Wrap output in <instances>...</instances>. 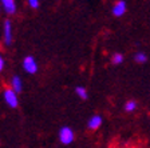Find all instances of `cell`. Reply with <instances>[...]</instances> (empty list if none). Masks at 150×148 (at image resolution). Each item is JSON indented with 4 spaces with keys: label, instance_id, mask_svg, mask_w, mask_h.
Returning <instances> with one entry per match:
<instances>
[{
    "label": "cell",
    "instance_id": "obj_1",
    "mask_svg": "<svg viewBox=\"0 0 150 148\" xmlns=\"http://www.w3.org/2000/svg\"><path fill=\"white\" fill-rule=\"evenodd\" d=\"M75 133L70 127H62L59 131V142L64 145H69L74 142Z\"/></svg>",
    "mask_w": 150,
    "mask_h": 148
},
{
    "label": "cell",
    "instance_id": "obj_2",
    "mask_svg": "<svg viewBox=\"0 0 150 148\" xmlns=\"http://www.w3.org/2000/svg\"><path fill=\"white\" fill-rule=\"evenodd\" d=\"M4 100H6L7 105L9 108H16L19 105V99H18V92L13 88H7L3 93Z\"/></svg>",
    "mask_w": 150,
    "mask_h": 148
},
{
    "label": "cell",
    "instance_id": "obj_3",
    "mask_svg": "<svg viewBox=\"0 0 150 148\" xmlns=\"http://www.w3.org/2000/svg\"><path fill=\"white\" fill-rule=\"evenodd\" d=\"M23 69L30 75L36 74L38 72V63H36L34 56H25L24 60H23Z\"/></svg>",
    "mask_w": 150,
    "mask_h": 148
},
{
    "label": "cell",
    "instance_id": "obj_4",
    "mask_svg": "<svg viewBox=\"0 0 150 148\" xmlns=\"http://www.w3.org/2000/svg\"><path fill=\"white\" fill-rule=\"evenodd\" d=\"M3 31H4V43H6V46H9L12 43V23L9 20H4Z\"/></svg>",
    "mask_w": 150,
    "mask_h": 148
},
{
    "label": "cell",
    "instance_id": "obj_5",
    "mask_svg": "<svg viewBox=\"0 0 150 148\" xmlns=\"http://www.w3.org/2000/svg\"><path fill=\"white\" fill-rule=\"evenodd\" d=\"M127 9V6H126L125 0H118L114 6H112V15L119 18V16H123V13L126 12Z\"/></svg>",
    "mask_w": 150,
    "mask_h": 148
},
{
    "label": "cell",
    "instance_id": "obj_6",
    "mask_svg": "<svg viewBox=\"0 0 150 148\" xmlns=\"http://www.w3.org/2000/svg\"><path fill=\"white\" fill-rule=\"evenodd\" d=\"M0 3H1V7L4 8L7 13L9 15H13L16 12V3L15 0H0Z\"/></svg>",
    "mask_w": 150,
    "mask_h": 148
},
{
    "label": "cell",
    "instance_id": "obj_7",
    "mask_svg": "<svg viewBox=\"0 0 150 148\" xmlns=\"http://www.w3.org/2000/svg\"><path fill=\"white\" fill-rule=\"evenodd\" d=\"M102 121H103L102 116H99V115H94V116L90 117V120L87 121V127L93 131H97L98 128L102 126Z\"/></svg>",
    "mask_w": 150,
    "mask_h": 148
},
{
    "label": "cell",
    "instance_id": "obj_8",
    "mask_svg": "<svg viewBox=\"0 0 150 148\" xmlns=\"http://www.w3.org/2000/svg\"><path fill=\"white\" fill-rule=\"evenodd\" d=\"M11 88H13V90L16 91V92H22L23 90V81L22 79L19 76H13L12 77V80H11Z\"/></svg>",
    "mask_w": 150,
    "mask_h": 148
},
{
    "label": "cell",
    "instance_id": "obj_9",
    "mask_svg": "<svg viewBox=\"0 0 150 148\" xmlns=\"http://www.w3.org/2000/svg\"><path fill=\"white\" fill-rule=\"evenodd\" d=\"M75 93H76V95H78L82 100H86V99H87V96H88L86 88H84V87H82V86H78L76 88H75Z\"/></svg>",
    "mask_w": 150,
    "mask_h": 148
},
{
    "label": "cell",
    "instance_id": "obj_10",
    "mask_svg": "<svg viewBox=\"0 0 150 148\" xmlns=\"http://www.w3.org/2000/svg\"><path fill=\"white\" fill-rule=\"evenodd\" d=\"M134 60L138 63V64H144V63L147 62V56L145 52H137L134 56Z\"/></svg>",
    "mask_w": 150,
    "mask_h": 148
},
{
    "label": "cell",
    "instance_id": "obj_11",
    "mask_svg": "<svg viewBox=\"0 0 150 148\" xmlns=\"http://www.w3.org/2000/svg\"><path fill=\"white\" fill-rule=\"evenodd\" d=\"M111 63L115 65L122 64V63H123V55H122V53H114L111 58Z\"/></svg>",
    "mask_w": 150,
    "mask_h": 148
},
{
    "label": "cell",
    "instance_id": "obj_12",
    "mask_svg": "<svg viewBox=\"0 0 150 148\" xmlns=\"http://www.w3.org/2000/svg\"><path fill=\"white\" fill-rule=\"evenodd\" d=\"M135 108H137V102H134V100H129V102H126V104H125V111L133 112Z\"/></svg>",
    "mask_w": 150,
    "mask_h": 148
},
{
    "label": "cell",
    "instance_id": "obj_13",
    "mask_svg": "<svg viewBox=\"0 0 150 148\" xmlns=\"http://www.w3.org/2000/svg\"><path fill=\"white\" fill-rule=\"evenodd\" d=\"M27 1H28V6L34 9H36L39 7V0H27Z\"/></svg>",
    "mask_w": 150,
    "mask_h": 148
},
{
    "label": "cell",
    "instance_id": "obj_14",
    "mask_svg": "<svg viewBox=\"0 0 150 148\" xmlns=\"http://www.w3.org/2000/svg\"><path fill=\"white\" fill-rule=\"evenodd\" d=\"M3 68H4V59H3V56L0 55V72L3 71Z\"/></svg>",
    "mask_w": 150,
    "mask_h": 148
}]
</instances>
